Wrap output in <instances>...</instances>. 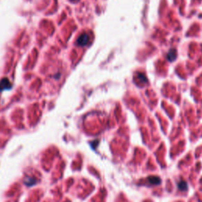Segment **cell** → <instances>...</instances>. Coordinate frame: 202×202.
<instances>
[{
	"label": "cell",
	"mask_w": 202,
	"mask_h": 202,
	"mask_svg": "<svg viewBox=\"0 0 202 202\" xmlns=\"http://www.w3.org/2000/svg\"><path fill=\"white\" fill-rule=\"evenodd\" d=\"M88 40H89V36L88 34L83 33L77 39V44L80 46H85L88 43Z\"/></svg>",
	"instance_id": "obj_1"
},
{
	"label": "cell",
	"mask_w": 202,
	"mask_h": 202,
	"mask_svg": "<svg viewBox=\"0 0 202 202\" xmlns=\"http://www.w3.org/2000/svg\"><path fill=\"white\" fill-rule=\"evenodd\" d=\"M11 88V84L8 78H3L0 81V91L5 89H9Z\"/></svg>",
	"instance_id": "obj_2"
},
{
	"label": "cell",
	"mask_w": 202,
	"mask_h": 202,
	"mask_svg": "<svg viewBox=\"0 0 202 202\" xmlns=\"http://www.w3.org/2000/svg\"><path fill=\"white\" fill-rule=\"evenodd\" d=\"M176 56H177V51H176V50H174V49H172V50H170L168 52L166 58H167V59H168L170 62H172L173 60L175 59Z\"/></svg>",
	"instance_id": "obj_3"
},
{
	"label": "cell",
	"mask_w": 202,
	"mask_h": 202,
	"mask_svg": "<svg viewBox=\"0 0 202 202\" xmlns=\"http://www.w3.org/2000/svg\"><path fill=\"white\" fill-rule=\"evenodd\" d=\"M148 181H149L150 184H152V185H159L160 183V179L158 177H155V176H150V177H148Z\"/></svg>",
	"instance_id": "obj_4"
},
{
	"label": "cell",
	"mask_w": 202,
	"mask_h": 202,
	"mask_svg": "<svg viewBox=\"0 0 202 202\" xmlns=\"http://www.w3.org/2000/svg\"><path fill=\"white\" fill-rule=\"evenodd\" d=\"M178 189H181V190H182V191L185 190V189H187V183H186L185 181H179V182L178 183Z\"/></svg>",
	"instance_id": "obj_5"
},
{
	"label": "cell",
	"mask_w": 202,
	"mask_h": 202,
	"mask_svg": "<svg viewBox=\"0 0 202 202\" xmlns=\"http://www.w3.org/2000/svg\"><path fill=\"white\" fill-rule=\"evenodd\" d=\"M28 180H29V181H24V183L26 184L27 185H33V184H35V182H36V180L34 179V178H27Z\"/></svg>",
	"instance_id": "obj_6"
},
{
	"label": "cell",
	"mask_w": 202,
	"mask_h": 202,
	"mask_svg": "<svg viewBox=\"0 0 202 202\" xmlns=\"http://www.w3.org/2000/svg\"><path fill=\"white\" fill-rule=\"evenodd\" d=\"M72 1H74V0H72Z\"/></svg>",
	"instance_id": "obj_7"
}]
</instances>
